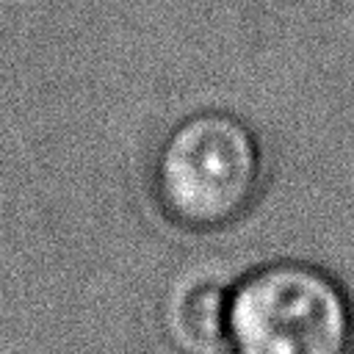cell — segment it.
Wrapping results in <instances>:
<instances>
[{"mask_svg": "<svg viewBox=\"0 0 354 354\" xmlns=\"http://www.w3.org/2000/svg\"><path fill=\"white\" fill-rule=\"evenodd\" d=\"M230 285L210 274L185 277L169 296L166 324L171 337L188 354H216L227 335Z\"/></svg>", "mask_w": 354, "mask_h": 354, "instance_id": "3957f363", "label": "cell"}, {"mask_svg": "<svg viewBox=\"0 0 354 354\" xmlns=\"http://www.w3.org/2000/svg\"><path fill=\"white\" fill-rule=\"evenodd\" d=\"M266 180L257 133L235 113L196 111L180 119L152 160V196L180 230L218 232L241 221Z\"/></svg>", "mask_w": 354, "mask_h": 354, "instance_id": "6da1fadb", "label": "cell"}, {"mask_svg": "<svg viewBox=\"0 0 354 354\" xmlns=\"http://www.w3.org/2000/svg\"><path fill=\"white\" fill-rule=\"evenodd\" d=\"M227 354H354V299L326 268L266 263L230 285Z\"/></svg>", "mask_w": 354, "mask_h": 354, "instance_id": "7a4b0ae2", "label": "cell"}]
</instances>
